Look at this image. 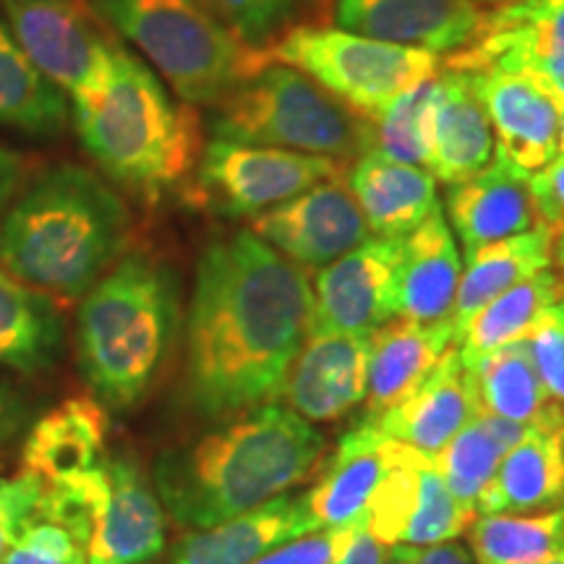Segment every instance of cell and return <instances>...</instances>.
Listing matches in <instances>:
<instances>
[{
    "label": "cell",
    "mask_w": 564,
    "mask_h": 564,
    "mask_svg": "<svg viewBox=\"0 0 564 564\" xmlns=\"http://www.w3.org/2000/svg\"><path fill=\"white\" fill-rule=\"evenodd\" d=\"M312 316V282L251 230L204 249L186 322V398L209 419L274 403Z\"/></svg>",
    "instance_id": "obj_1"
},
{
    "label": "cell",
    "mask_w": 564,
    "mask_h": 564,
    "mask_svg": "<svg viewBox=\"0 0 564 564\" xmlns=\"http://www.w3.org/2000/svg\"><path fill=\"white\" fill-rule=\"evenodd\" d=\"M324 449L312 421L267 403L165 449L154 463V491L175 523L204 531L291 491L314 474Z\"/></svg>",
    "instance_id": "obj_2"
},
{
    "label": "cell",
    "mask_w": 564,
    "mask_h": 564,
    "mask_svg": "<svg viewBox=\"0 0 564 564\" xmlns=\"http://www.w3.org/2000/svg\"><path fill=\"white\" fill-rule=\"evenodd\" d=\"M129 209L87 167L61 162L0 215V264L53 301H79L121 257Z\"/></svg>",
    "instance_id": "obj_3"
},
{
    "label": "cell",
    "mask_w": 564,
    "mask_h": 564,
    "mask_svg": "<svg viewBox=\"0 0 564 564\" xmlns=\"http://www.w3.org/2000/svg\"><path fill=\"white\" fill-rule=\"evenodd\" d=\"M70 121L89 158L144 202L183 186L202 154L196 112L121 45L102 79L70 100Z\"/></svg>",
    "instance_id": "obj_4"
},
{
    "label": "cell",
    "mask_w": 564,
    "mask_h": 564,
    "mask_svg": "<svg viewBox=\"0 0 564 564\" xmlns=\"http://www.w3.org/2000/svg\"><path fill=\"white\" fill-rule=\"evenodd\" d=\"M178 280L147 253H126L91 285L76 316V361L89 390L129 411L158 382L178 329Z\"/></svg>",
    "instance_id": "obj_5"
},
{
    "label": "cell",
    "mask_w": 564,
    "mask_h": 564,
    "mask_svg": "<svg viewBox=\"0 0 564 564\" xmlns=\"http://www.w3.org/2000/svg\"><path fill=\"white\" fill-rule=\"evenodd\" d=\"M95 11L186 105H217L274 61L272 47L246 45L202 0H95Z\"/></svg>",
    "instance_id": "obj_6"
},
{
    "label": "cell",
    "mask_w": 564,
    "mask_h": 564,
    "mask_svg": "<svg viewBox=\"0 0 564 564\" xmlns=\"http://www.w3.org/2000/svg\"><path fill=\"white\" fill-rule=\"evenodd\" d=\"M212 137L345 160L373 144V126L306 74L272 63L217 102Z\"/></svg>",
    "instance_id": "obj_7"
},
{
    "label": "cell",
    "mask_w": 564,
    "mask_h": 564,
    "mask_svg": "<svg viewBox=\"0 0 564 564\" xmlns=\"http://www.w3.org/2000/svg\"><path fill=\"white\" fill-rule=\"evenodd\" d=\"M272 58L306 74L369 123L405 91L440 76L444 66L434 53L371 40L340 26H295L272 47Z\"/></svg>",
    "instance_id": "obj_8"
},
{
    "label": "cell",
    "mask_w": 564,
    "mask_h": 564,
    "mask_svg": "<svg viewBox=\"0 0 564 564\" xmlns=\"http://www.w3.org/2000/svg\"><path fill=\"white\" fill-rule=\"evenodd\" d=\"M335 175L340 160L212 137L196 162L194 199L225 217H257Z\"/></svg>",
    "instance_id": "obj_9"
},
{
    "label": "cell",
    "mask_w": 564,
    "mask_h": 564,
    "mask_svg": "<svg viewBox=\"0 0 564 564\" xmlns=\"http://www.w3.org/2000/svg\"><path fill=\"white\" fill-rule=\"evenodd\" d=\"M3 19L34 68L68 102L102 79L116 51L79 0H0Z\"/></svg>",
    "instance_id": "obj_10"
},
{
    "label": "cell",
    "mask_w": 564,
    "mask_h": 564,
    "mask_svg": "<svg viewBox=\"0 0 564 564\" xmlns=\"http://www.w3.org/2000/svg\"><path fill=\"white\" fill-rule=\"evenodd\" d=\"M444 68L528 76L564 105V0H520L486 11L478 37L449 55Z\"/></svg>",
    "instance_id": "obj_11"
},
{
    "label": "cell",
    "mask_w": 564,
    "mask_h": 564,
    "mask_svg": "<svg viewBox=\"0 0 564 564\" xmlns=\"http://www.w3.org/2000/svg\"><path fill=\"white\" fill-rule=\"evenodd\" d=\"M251 232L303 270H322L371 238L364 212L340 175L257 215Z\"/></svg>",
    "instance_id": "obj_12"
},
{
    "label": "cell",
    "mask_w": 564,
    "mask_h": 564,
    "mask_svg": "<svg viewBox=\"0 0 564 564\" xmlns=\"http://www.w3.org/2000/svg\"><path fill=\"white\" fill-rule=\"evenodd\" d=\"M403 238H366L361 246L322 267L312 285L308 329L373 335L398 316L394 278Z\"/></svg>",
    "instance_id": "obj_13"
},
{
    "label": "cell",
    "mask_w": 564,
    "mask_h": 564,
    "mask_svg": "<svg viewBox=\"0 0 564 564\" xmlns=\"http://www.w3.org/2000/svg\"><path fill=\"white\" fill-rule=\"evenodd\" d=\"M371 335L306 329L280 398L312 423L345 419L366 403Z\"/></svg>",
    "instance_id": "obj_14"
},
{
    "label": "cell",
    "mask_w": 564,
    "mask_h": 564,
    "mask_svg": "<svg viewBox=\"0 0 564 564\" xmlns=\"http://www.w3.org/2000/svg\"><path fill=\"white\" fill-rule=\"evenodd\" d=\"M335 19L345 32L453 55L478 37L486 11L476 0H337Z\"/></svg>",
    "instance_id": "obj_15"
},
{
    "label": "cell",
    "mask_w": 564,
    "mask_h": 564,
    "mask_svg": "<svg viewBox=\"0 0 564 564\" xmlns=\"http://www.w3.org/2000/svg\"><path fill=\"white\" fill-rule=\"evenodd\" d=\"M494 131V158L531 178L560 158V102L533 79L507 70L476 74Z\"/></svg>",
    "instance_id": "obj_16"
},
{
    "label": "cell",
    "mask_w": 564,
    "mask_h": 564,
    "mask_svg": "<svg viewBox=\"0 0 564 564\" xmlns=\"http://www.w3.org/2000/svg\"><path fill=\"white\" fill-rule=\"evenodd\" d=\"M108 497L87 544V564H150L165 549V507L131 455L105 457Z\"/></svg>",
    "instance_id": "obj_17"
},
{
    "label": "cell",
    "mask_w": 564,
    "mask_h": 564,
    "mask_svg": "<svg viewBox=\"0 0 564 564\" xmlns=\"http://www.w3.org/2000/svg\"><path fill=\"white\" fill-rule=\"evenodd\" d=\"M398 440L382 434L377 423L366 419L343 434L335 455L319 470L316 484L303 491L316 531L348 528L366 518L373 494L379 491L398 455Z\"/></svg>",
    "instance_id": "obj_18"
},
{
    "label": "cell",
    "mask_w": 564,
    "mask_h": 564,
    "mask_svg": "<svg viewBox=\"0 0 564 564\" xmlns=\"http://www.w3.org/2000/svg\"><path fill=\"white\" fill-rule=\"evenodd\" d=\"M564 505V408L549 405L502 457L476 514H528Z\"/></svg>",
    "instance_id": "obj_19"
},
{
    "label": "cell",
    "mask_w": 564,
    "mask_h": 564,
    "mask_svg": "<svg viewBox=\"0 0 564 564\" xmlns=\"http://www.w3.org/2000/svg\"><path fill=\"white\" fill-rule=\"evenodd\" d=\"M481 413L474 387V373L463 364L455 345L444 350L423 382L377 419V429L392 440L411 444L419 453L440 455L453 436Z\"/></svg>",
    "instance_id": "obj_20"
},
{
    "label": "cell",
    "mask_w": 564,
    "mask_h": 564,
    "mask_svg": "<svg viewBox=\"0 0 564 564\" xmlns=\"http://www.w3.org/2000/svg\"><path fill=\"white\" fill-rule=\"evenodd\" d=\"M531 178L494 158L481 173L447 188L444 212L465 257L539 225Z\"/></svg>",
    "instance_id": "obj_21"
},
{
    "label": "cell",
    "mask_w": 564,
    "mask_h": 564,
    "mask_svg": "<svg viewBox=\"0 0 564 564\" xmlns=\"http://www.w3.org/2000/svg\"><path fill=\"white\" fill-rule=\"evenodd\" d=\"M308 533H316V525L306 499L285 491L257 510L183 535L167 564H253Z\"/></svg>",
    "instance_id": "obj_22"
},
{
    "label": "cell",
    "mask_w": 564,
    "mask_h": 564,
    "mask_svg": "<svg viewBox=\"0 0 564 564\" xmlns=\"http://www.w3.org/2000/svg\"><path fill=\"white\" fill-rule=\"evenodd\" d=\"M491 160L494 131L476 74L444 68V74L434 79L429 173L453 186L481 173Z\"/></svg>",
    "instance_id": "obj_23"
},
{
    "label": "cell",
    "mask_w": 564,
    "mask_h": 564,
    "mask_svg": "<svg viewBox=\"0 0 564 564\" xmlns=\"http://www.w3.org/2000/svg\"><path fill=\"white\" fill-rule=\"evenodd\" d=\"M463 262L442 204L400 246L394 299L398 316L413 322L449 319Z\"/></svg>",
    "instance_id": "obj_24"
},
{
    "label": "cell",
    "mask_w": 564,
    "mask_h": 564,
    "mask_svg": "<svg viewBox=\"0 0 564 564\" xmlns=\"http://www.w3.org/2000/svg\"><path fill=\"white\" fill-rule=\"evenodd\" d=\"M455 343L449 319H390L371 335L369 392L364 419H377L405 400L432 373L444 350Z\"/></svg>",
    "instance_id": "obj_25"
},
{
    "label": "cell",
    "mask_w": 564,
    "mask_h": 564,
    "mask_svg": "<svg viewBox=\"0 0 564 564\" xmlns=\"http://www.w3.org/2000/svg\"><path fill=\"white\" fill-rule=\"evenodd\" d=\"M345 183L377 238H405L440 207L436 178L426 167L394 162L373 150L356 158Z\"/></svg>",
    "instance_id": "obj_26"
},
{
    "label": "cell",
    "mask_w": 564,
    "mask_h": 564,
    "mask_svg": "<svg viewBox=\"0 0 564 564\" xmlns=\"http://www.w3.org/2000/svg\"><path fill=\"white\" fill-rule=\"evenodd\" d=\"M108 413L100 400L70 398L55 405L26 432L21 463L42 481L87 474L105 463Z\"/></svg>",
    "instance_id": "obj_27"
},
{
    "label": "cell",
    "mask_w": 564,
    "mask_h": 564,
    "mask_svg": "<svg viewBox=\"0 0 564 564\" xmlns=\"http://www.w3.org/2000/svg\"><path fill=\"white\" fill-rule=\"evenodd\" d=\"M554 238L556 232L539 223L531 230L489 243L465 257V270L460 274V285H457L453 314H449L455 340L486 303L510 291L518 282L528 280L531 274L552 267Z\"/></svg>",
    "instance_id": "obj_28"
},
{
    "label": "cell",
    "mask_w": 564,
    "mask_h": 564,
    "mask_svg": "<svg viewBox=\"0 0 564 564\" xmlns=\"http://www.w3.org/2000/svg\"><path fill=\"white\" fill-rule=\"evenodd\" d=\"M63 343L58 301L0 264V366L21 373L51 369Z\"/></svg>",
    "instance_id": "obj_29"
},
{
    "label": "cell",
    "mask_w": 564,
    "mask_h": 564,
    "mask_svg": "<svg viewBox=\"0 0 564 564\" xmlns=\"http://www.w3.org/2000/svg\"><path fill=\"white\" fill-rule=\"evenodd\" d=\"M560 301H564V278L552 270L535 272L510 291L497 295L457 335L455 348L460 352L463 364L470 369L489 352L525 340L533 324Z\"/></svg>",
    "instance_id": "obj_30"
},
{
    "label": "cell",
    "mask_w": 564,
    "mask_h": 564,
    "mask_svg": "<svg viewBox=\"0 0 564 564\" xmlns=\"http://www.w3.org/2000/svg\"><path fill=\"white\" fill-rule=\"evenodd\" d=\"M68 121V97L32 66L0 17V126L32 137H55Z\"/></svg>",
    "instance_id": "obj_31"
},
{
    "label": "cell",
    "mask_w": 564,
    "mask_h": 564,
    "mask_svg": "<svg viewBox=\"0 0 564 564\" xmlns=\"http://www.w3.org/2000/svg\"><path fill=\"white\" fill-rule=\"evenodd\" d=\"M528 426L531 423L507 421L481 411L444 444L440 455H434V465L444 484L465 507L476 510L486 486L497 476L502 457L523 440Z\"/></svg>",
    "instance_id": "obj_32"
},
{
    "label": "cell",
    "mask_w": 564,
    "mask_h": 564,
    "mask_svg": "<svg viewBox=\"0 0 564 564\" xmlns=\"http://www.w3.org/2000/svg\"><path fill=\"white\" fill-rule=\"evenodd\" d=\"M470 373H474L478 408L499 419L533 423L554 403L541 384L525 340L489 352L476 366H470Z\"/></svg>",
    "instance_id": "obj_33"
},
{
    "label": "cell",
    "mask_w": 564,
    "mask_h": 564,
    "mask_svg": "<svg viewBox=\"0 0 564 564\" xmlns=\"http://www.w3.org/2000/svg\"><path fill=\"white\" fill-rule=\"evenodd\" d=\"M476 564H528L564 552V505L528 514H476L468 528Z\"/></svg>",
    "instance_id": "obj_34"
},
{
    "label": "cell",
    "mask_w": 564,
    "mask_h": 564,
    "mask_svg": "<svg viewBox=\"0 0 564 564\" xmlns=\"http://www.w3.org/2000/svg\"><path fill=\"white\" fill-rule=\"evenodd\" d=\"M436 79V76H434ZM434 79L405 91L373 121L371 150L394 162L426 167L432 160V108Z\"/></svg>",
    "instance_id": "obj_35"
},
{
    "label": "cell",
    "mask_w": 564,
    "mask_h": 564,
    "mask_svg": "<svg viewBox=\"0 0 564 564\" xmlns=\"http://www.w3.org/2000/svg\"><path fill=\"white\" fill-rule=\"evenodd\" d=\"M476 520V510L465 507L449 491L444 478L436 470L434 457L421 468L419 486H415L413 512L408 518L400 544L408 546H434L444 541H455L463 531H468Z\"/></svg>",
    "instance_id": "obj_36"
},
{
    "label": "cell",
    "mask_w": 564,
    "mask_h": 564,
    "mask_svg": "<svg viewBox=\"0 0 564 564\" xmlns=\"http://www.w3.org/2000/svg\"><path fill=\"white\" fill-rule=\"evenodd\" d=\"M105 497H108V474H105L102 463L100 468H91L87 474L58 478V481H42L34 518L63 525L87 546L97 518H100Z\"/></svg>",
    "instance_id": "obj_37"
},
{
    "label": "cell",
    "mask_w": 564,
    "mask_h": 564,
    "mask_svg": "<svg viewBox=\"0 0 564 564\" xmlns=\"http://www.w3.org/2000/svg\"><path fill=\"white\" fill-rule=\"evenodd\" d=\"M432 457L419 453L411 444L400 442L398 455L387 470L382 486L373 494V502L366 512V523L371 533L382 539L387 546H398L403 539L408 518L413 512L415 486H419V474Z\"/></svg>",
    "instance_id": "obj_38"
},
{
    "label": "cell",
    "mask_w": 564,
    "mask_h": 564,
    "mask_svg": "<svg viewBox=\"0 0 564 564\" xmlns=\"http://www.w3.org/2000/svg\"><path fill=\"white\" fill-rule=\"evenodd\" d=\"M202 3L238 40L253 47L270 42L293 9V0H202Z\"/></svg>",
    "instance_id": "obj_39"
},
{
    "label": "cell",
    "mask_w": 564,
    "mask_h": 564,
    "mask_svg": "<svg viewBox=\"0 0 564 564\" xmlns=\"http://www.w3.org/2000/svg\"><path fill=\"white\" fill-rule=\"evenodd\" d=\"M3 564H87V546L63 525L32 518L11 544Z\"/></svg>",
    "instance_id": "obj_40"
},
{
    "label": "cell",
    "mask_w": 564,
    "mask_h": 564,
    "mask_svg": "<svg viewBox=\"0 0 564 564\" xmlns=\"http://www.w3.org/2000/svg\"><path fill=\"white\" fill-rule=\"evenodd\" d=\"M525 345L541 384L554 403L564 408V301L554 303L525 335Z\"/></svg>",
    "instance_id": "obj_41"
},
{
    "label": "cell",
    "mask_w": 564,
    "mask_h": 564,
    "mask_svg": "<svg viewBox=\"0 0 564 564\" xmlns=\"http://www.w3.org/2000/svg\"><path fill=\"white\" fill-rule=\"evenodd\" d=\"M40 491L42 478L26 474V470L0 481V564H3L17 535L34 518Z\"/></svg>",
    "instance_id": "obj_42"
},
{
    "label": "cell",
    "mask_w": 564,
    "mask_h": 564,
    "mask_svg": "<svg viewBox=\"0 0 564 564\" xmlns=\"http://www.w3.org/2000/svg\"><path fill=\"white\" fill-rule=\"evenodd\" d=\"M361 523V520H358ZM358 523H352L348 528H335V531H316L303 535V539H295L291 544H282L280 549H274L262 560H257L253 564H329L340 554V549L345 546V541L350 539L352 528Z\"/></svg>",
    "instance_id": "obj_43"
},
{
    "label": "cell",
    "mask_w": 564,
    "mask_h": 564,
    "mask_svg": "<svg viewBox=\"0 0 564 564\" xmlns=\"http://www.w3.org/2000/svg\"><path fill=\"white\" fill-rule=\"evenodd\" d=\"M528 183H531L539 223L560 236L564 232V154L549 162L544 171L533 173Z\"/></svg>",
    "instance_id": "obj_44"
},
{
    "label": "cell",
    "mask_w": 564,
    "mask_h": 564,
    "mask_svg": "<svg viewBox=\"0 0 564 564\" xmlns=\"http://www.w3.org/2000/svg\"><path fill=\"white\" fill-rule=\"evenodd\" d=\"M392 546H387L382 539L371 533L366 518L352 528L350 539L345 541V546L340 549V554L335 556L337 564H382L390 554Z\"/></svg>",
    "instance_id": "obj_45"
},
{
    "label": "cell",
    "mask_w": 564,
    "mask_h": 564,
    "mask_svg": "<svg viewBox=\"0 0 564 564\" xmlns=\"http://www.w3.org/2000/svg\"><path fill=\"white\" fill-rule=\"evenodd\" d=\"M26 421V405L9 384L0 382V444L11 442Z\"/></svg>",
    "instance_id": "obj_46"
},
{
    "label": "cell",
    "mask_w": 564,
    "mask_h": 564,
    "mask_svg": "<svg viewBox=\"0 0 564 564\" xmlns=\"http://www.w3.org/2000/svg\"><path fill=\"white\" fill-rule=\"evenodd\" d=\"M21 175H24V158L13 150L0 147V215L9 207L13 196L21 186Z\"/></svg>",
    "instance_id": "obj_47"
},
{
    "label": "cell",
    "mask_w": 564,
    "mask_h": 564,
    "mask_svg": "<svg viewBox=\"0 0 564 564\" xmlns=\"http://www.w3.org/2000/svg\"><path fill=\"white\" fill-rule=\"evenodd\" d=\"M415 564H476L470 549H465L457 541H444V544L419 549Z\"/></svg>",
    "instance_id": "obj_48"
},
{
    "label": "cell",
    "mask_w": 564,
    "mask_h": 564,
    "mask_svg": "<svg viewBox=\"0 0 564 564\" xmlns=\"http://www.w3.org/2000/svg\"><path fill=\"white\" fill-rule=\"evenodd\" d=\"M415 560H419V546L398 544L390 549V554H387L382 564H415Z\"/></svg>",
    "instance_id": "obj_49"
},
{
    "label": "cell",
    "mask_w": 564,
    "mask_h": 564,
    "mask_svg": "<svg viewBox=\"0 0 564 564\" xmlns=\"http://www.w3.org/2000/svg\"><path fill=\"white\" fill-rule=\"evenodd\" d=\"M554 262L564 272V232H560V236L554 238Z\"/></svg>",
    "instance_id": "obj_50"
},
{
    "label": "cell",
    "mask_w": 564,
    "mask_h": 564,
    "mask_svg": "<svg viewBox=\"0 0 564 564\" xmlns=\"http://www.w3.org/2000/svg\"><path fill=\"white\" fill-rule=\"evenodd\" d=\"M528 564H564V552L552 554V556H546V560H539V562H528Z\"/></svg>",
    "instance_id": "obj_51"
},
{
    "label": "cell",
    "mask_w": 564,
    "mask_h": 564,
    "mask_svg": "<svg viewBox=\"0 0 564 564\" xmlns=\"http://www.w3.org/2000/svg\"><path fill=\"white\" fill-rule=\"evenodd\" d=\"M478 6H494V9H497V6H510V3H520V0H476Z\"/></svg>",
    "instance_id": "obj_52"
},
{
    "label": "cell",
    "mask_w": 564,
    "mask_h": 564,
    "mask_svg": "<svg viewBox=\"0 0 564 564\" xmlns=\"http://www.w3.org/2000/svg\"><path fill=\"white\" fill-rule=\"evenodd\" d=\"M560 154H564V105H560Z\"/></svg>",
    "instance_id": "obj_53"
},
{
    "label": "cell",
    "mask_w": 564,
    "mask_h": 564,
    "mask_svg": "<svg viewBox=\"0 0 564 564\" xmlns=\"http://www.w3.org/2000/svg\"><path fill=\"white\" fill-rule=\"evenodd\" d=\"M329 564H337V562H335V560H333V562H329Z\"/></svg>",
    "instance_id": "obj_54"
}]
</instances>
